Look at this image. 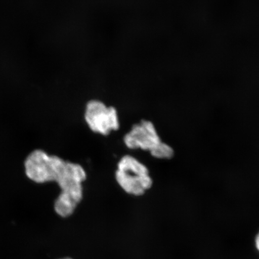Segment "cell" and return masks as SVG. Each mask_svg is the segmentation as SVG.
<instances>
[{
    "mask_svg": "<svg viewBox=\"0 0 259 259\" xmlns=\"http://www.w3.org/2000/svg\"><path fill=\"white\" fill-rule=\"evenodd\" d=\"M24 165L26 176L34 182L55 181L58 184L61 192L55 202L54 209L61 218L72 215L82 199V183L87 178L83 167L40 150L29 154Z\"/></svg>",
    "mask_w": 259,
    "mask_h": 259,
    "instance_id": "6da1fadb",
    "label": "cell"
},
{
    "mask_svg": "<svg viewBox=\"0 0 259 259\" xmlns=\"http://www.w3.org/2000/svg\"><path fill=\"white\" fill-rule=\"evenodd\" d=\"M128 148L150 151L154 157L169 159L174 156V151L169 145L162 142L156 129L151 121L142 120L133 126L131 131L124 138Z\"/></svg>",
    "mask_w": 259,
    "mask_h": 259,
    "instance_id": "7a4b0ae2",
    "label": "cell"
},
{
    "mask_svg": "<svg viewBox=\"0 0 259 259\" xmlns=\"http://www.w3.org/2000/svg\"><path fill=\"white\" fill-rule=\"evenodd\" d=\"M254 246L255 250H256L259 254V230L254 236Z\"/></svg>",
    "mask_w": 259,
    "mask_h": 259,
    "instance_id": "5b68a950",
    "label": "cell"
},
{
    "mask_svg": "<svg viewBox=\"0 0 259 259\" xmlns=\"http://www.w3.org/2000/svg\"><path fill=\"white\" fill-rule=\"evenodd\" d=\"M85 119L92 131L108 135L112 131H117L119 122L117 112L112 106L107 107L99 100L87 103Z\"/></svg>",
    "mask_w": 259,
    "mask_h": 259,
    "instance_id": "277c9868",
    "label": "cell"
},
{
    "mask_svg": "<svg viewBox=\"0 0 259 259\" xmlns=\"http://www.w3.org/2000/svg\"><path fill=\"white\" fill-rule=\"evenodd\" d=\"M116 180L126 193L142 196L153 186L147 167L131 155H125L118 164Z\"/></svg>",
    "mask_w": 259,
    "mask_h": 259,
    "instance_id": "3957f363",
    "label": "cell"
},
{
    "mask_svg": "<svg viewBox=\"0 0 259 259\" xmlns=\"http://www.w3.org/2000/svg\"><path fill=\"white\" fill-rule=\"evenodd\" d=\"M60 259H73V258H71V257H64V258H60Z\"/></svg>",
    "mask_w": 259,
    "mask_h": 259,
    "instance_id": "8992f818",
    "label": "cell"
}]
</instances>
